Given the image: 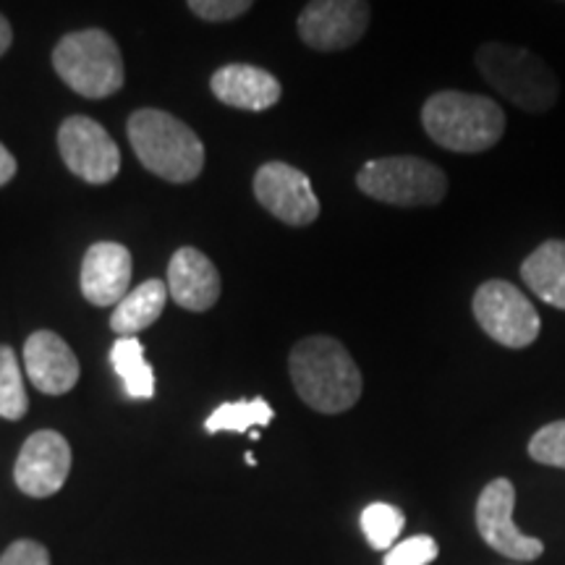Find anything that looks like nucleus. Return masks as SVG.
<instances>
[{"label":"nucleus","mask_w":565,"mask_h":565,"mask_svg":"<svg viewBox=\"0 0 565 565\" xmlns=\"http://www.w3.org/2000/svg\"><path fill=\"white\" fill-rule=\"evenodd\" d=\"M131 252L124 244H92L82 259V294L95 307H116L129 294Z\"/></svg>","instance_id":"14"},{"label":"nucleus","mask_w":565,"mask_h":565,"mask_svg":"<svg viewBox=\"0 0 565 565\" xmlns=\"http://www.w3.org/2000/svg\"><path fill=\"white\" fill-rule=\"evenodd\" d=\"M515 487L511 479H492L477 500V529L482 540L494 553L511 557V561H534L545 553L542 540L526 536L513 524Z\"/></svg>","instance_id":"11"},{"label":"nucleus","mask_w":565,"mask_h":565,"mask_svg":"<svg viewBox=\"0 0 565 565\" xmlns=\"http://www.w3.org/2000/svg\"><path fill=\"white\" fill-rule=\"evenodd\" d=\"M288 370L299 398L320 414H343L362 398V372L349 349L330 335H312L296 343Z\"/></svg>","instance_id":"1"},{"label":"nucleus","mask_w":565,"mask_h":565,"mask_svg":"<svg viewBox=\"0 0 565 565\" xmlns=\"http://www.w3.org/2000/svg\"><path fill=\"white\" fill-rule=\"evenodd\" d=\"M254 196L270 215L294 228L312 225L320 217L312 181L288 162H265L254 175Z\"/></svg>","instance_id":"10"},{"label":"nucleus","mask_w":565,"mask_h":565,"mask_svg":"<svg viewBox=\"0 0 565 565\" xmlns=\"http://www.w3.org/2000/svg\"><path fill=\"white\" fill-rule=\"evenodd\" d=\"M273 406L265 398L252 401H233V404L217 406L215 412L207 416L204 429L210 435L217 433H249L254 427H267L273 422Z\"/></svg>","instance_id":"20"},{"label":"nucleus","mask_w":565,"mask_h":565,"mask_svg":"<svg viewBox=\"0 0 565 565\" xmlns=\"http://www.w3.org/2000/svg\"><path fill=\"white\" fill-rule=\"evenodd\" d=\"M244 458H246V463H249V466H257V461H254V456H252V454H246Z\"/></svg>","instance_id":"29"},{"label":"nucleus","mask_w":565,"mask_h":565,"mask_svg":"<svg viewBox=\"0 0 565 565\" xmlns=\"http://www.w3.org/2000/svg\"><path fill=\"white\" fill-rule=\"evenodd\" d=\"M110 364L121 377L124 391L129 398L150 401L154 395V372L145 359V345L137 335L118 338L110 349Z\"/></svg>","instance_id":"19"},{"label":"nucleus","mask_w":565,"mask_h":565,"mask_svg":"<svg viewBox=\"0 0 565 565\" xmlns=\"http://www.w3.org/2000/svg\"><path fill=\"white\" fill-rule=\"evenodd\" d=\"M212 95L223 105L238 110H267L280 100L282 87L270 71L249 66V63H228L217 68L210 79Z\"/></svg>","instance_id":"16"},{"label":"nucleus","mask_w":565,"mask_h":565,"mask_svg":"<svg viewBox=\"0 0 565 565\" xmlns=\"http://www.w3.org/2000/svg\"><path fill=\"white\" fill-rule=\"evenodd\" d=\"M58 150L68 171L95 186H105L121 171L118 145L100 124L87 116H71L61 124Z\"/></svg>","instance_id":"9"},{"label":"nucleus","mask_w":565,"mask_h":565,"mask_svg":"<svg viewBox=\"0 0 565 565\" xmlns=\"http://www.w3.org/2000/svg\"><path fill=\"white\" fill-rule=\"evenodd\" d=\"M0 565H51V553L34 540H17L0 555Z\"/></svg>","instance_id":"26"},{"label":"nucleus","mask_w":565,"mask_h":565,"mask_svg":"<svg viewBox=\"0 0 565 565\" xmlns=\"http://www.w3.org/2000/svg\"><path fill=\"white\" fill-rule=\"evenodd\" d=\"M53 68L76 95L89 100L116 95L124 87V55L105 30H82L61 38Z\"/></svg>","instance_id":"5"},{"label":"nucleus","mask_w":565,"mask_h":565,"mask_svg":"<svg viewBox=\"0 0 565 565\" xmlns=\"http://www.w3.org/2000/svg\"><path fill=\"white\" fill-rule=\"evenodd\" d=\"M131 150L147 171L171 183H189L204 168V145L181 118L166 110L131 113L126 124Z\"/></svg>","instance_id":"3"},{"label":"nucleus","mask_w":565,"mask_h":565,"mask_svg":"<svg viewBox=\"0 0 565 565\" xmlns=\"http://www.w3.org/2000/svg\"><path fill=\"white\" fill-rule=\"evenodd\" d=\"M521 280L536 299L565 312V238H547L521 263Z\"/></svg>","instance_id":"17"},{"label":"nucleus","mask_w":565,"mask_h":565,"mask_svg":"<svg viewBox=\"0 0 565 565\" xmlns=\"http://www.w3.org/2000/svg\"><path fill=\"white\" fill-rule=\"evenodd\" d=\"M482 79L529 116H542L555 108L561 97V79L547 61L519 45L484 42L475 55Z\"/></svg>","instance_id":"4"},{"label":"nucleus","mask_w":565,"mask_h":565,"mask_svg":"<svg viewBox=\"0 0 565 565\" xmlns=\"http://www.w3.org/2000/svg\"><path fill=\"white\" fill-rule=\"evenodd\" d=\"M529 458L542 466L565 469V419L550 422L529 440Z\"/></svg>","instance_id":"23"},{"label":"nucleus","mask_w":565,"mask_h":565,"mask_svg":"<svg viewBox=\"0 0 565 565\" xmlns=\"http://www.w3.org/2000/svg\"><path fill=\"white\" fill-rule=\"evenodd\" d=\"M422 126L437 147L458 154L492 150L505 134V113L492 97L443 89L427 97Z\"/></svg>","instance_id":"2"},{"label":"nucleus","mask_w":565,"mask_h":565,"mask_svg":"<svg viewBox=\"0 0 565 565\" xmlns=\"http://www.w3.org/2000/svg\"><path fill=\"white\" fill-rule=\"evenodd\" d=\"M11 42H13L11 24H9V19H6L3 13H0V55H6V51H9V47H11Z\"/></svg>","instance_id":"28"},{"label":"nucleus","mask_w":565,"mask_h":565,"mask_svg":"<svg viewBox=\"0 0 565 565\" xmlns=\"http://www.w3.org/2000/svg\"><path fill=\"white\" fill-rule=\"evenodd\" d=\"M359 192L393 207H437L448 194V175L433 160L414 154L370 160L356 173Z\"/></svg>","instance_id":"6"},{"label":"nucleus","mask_w":565,"mask_h":565,"mask_svg":"<svg viewBox=\"0 0 565 565\" xmlns=\"http://www.w3.org/2000/svg\"><path fill=\"white\" fill-rule=\"evenodd\" d=\"M168 301V282L145 280L116 303L110 315V330L118 338L137 335L160 320Z\"/></svg>","instance_id":"18"},{"label":"nucleus","mask_w":565,"mask_h":565,"mask_svg":"<svg viewBox=\"0 0 565 565\" xmlns=\"http://www.w3.org/2000/svg\"><path fill=\"white\" fill-rule=\"evenodd\" d=\"M71 471V445L61 433L40 429L26 437L13 466L17 487L30 498H51L66 484Z\"/></svg>","instance_id":"12"},{"label":"nucleus","mask_w":565,"mask_h":565,"mask_svg":"<svg viewBox=\"0 0 565 565\" xmlns=\"http://www.w3.org/2000/svg\"><path fill=\"white\" fill-rule=\"evenodd\" d=\"M24 370L45 395H66L79 383V359L53 330H38L24 343Z\"/></svg>","instance_id":"13"},{"label":"nucleus","mask_w":565,"mask_h":565,"mask_svg":"<svg viewBox=\"0 0 565 565\" xmlns=\"http://www.w3.org/2000/svg\"><path fill=\"white\" fill-rule=\"evenodd\" d=\"M168 294L189 312H207L221 299V273L207 254L181 246L168 265Z\"/></svg>","instance_id":"15"},{"label":"nucleus","mask_w":565,"mask_h":565,"mask_svg":"<svg viewBox=\"0 0 565 565\" xmlns=\"http://www.w3.org/2000/svg\"><path fill=\"white\" fill-rule=\"evenodd\" d=\"M471 312L479 328L505 349H526L542 333L536 307L519 286L508 280H484L471 299Z\"/></svg>","instance_id":"7"},{"label":"nucleus","mask_w":565,"mask_h":565,"mask_svg":"<svg viewBox=\"0 0 565 565\" xmlns=\"http://www.w3.org/2000/svg\"><path fill=\"white\" fill-rule=\"evenodd\" d=\"M370 0H309L299 13V38L320 53L349 51L370 30Z\"/></svg>","instance_id":"8"},{"label":"nucleus","mask_w":565,"mask_h":565,"mask_svg":"<svg viewBox=\"0 0 565 565\" xmlns=\"http://www.w3.org/2000/svg\"><path fill=\"white\" fill-rule=\"evenodd\" d=\"M186 3L202 21H231L244 17L254 0H186Z\"/></svg>","instance_id":"25"},{"label":"nucleus","mask_w":565,"mask_h":565,"mask_svg":"<svg viewBox=\"0 0 565 565\" xmlns=\"http://www.w3.org/2000/svg\"><path fill=\"white\" fill-rule=\"evenodd\" d=\"M30 408L24 391V374L19 359L9 345H0V419L19 422Z\"/></svg>","instance_id":"21"},{"label":"nucleus","mask_w":565,"mask_h":565,"mask_svg":"<svg viewBox=\"0 0 565 565\" xmlns=\"http://www.w3.org/2000/svg\"><path fill=\"white\" fill-rule=\"evenodd\" d=\"M17 175V158L0 145V186H6Z\"/></svg>","instance_id":"27"},{"label":"nucleus","mask_w":565,"mask_h":565,"mask_svg":"<svg viewBox=\"0 0 565 565\" xmlns=\"http://www.w3.org/2000/svg\"><path fill=\"white\" fill-rule=\"evenodd\" d=\"M406 526V515L391 503H372L362 513V532L374 550H391Z\"/></svg>","instance_id":"22"},{"label":"nucleus","mask_w":565,"mask_h":565,"mask_svg":"<svg viewBox=\"0 0 565 565\" xmlns=\"http://www.w3.org/2000/svg\"><path fill=\"white\" fill-rule=\"evenodd\" d=\"M437 555H440V547L433 536L419 534L387 550L385 565H429L437 561Z\"/></svg>","instance_id":"24"}]
</instances>
